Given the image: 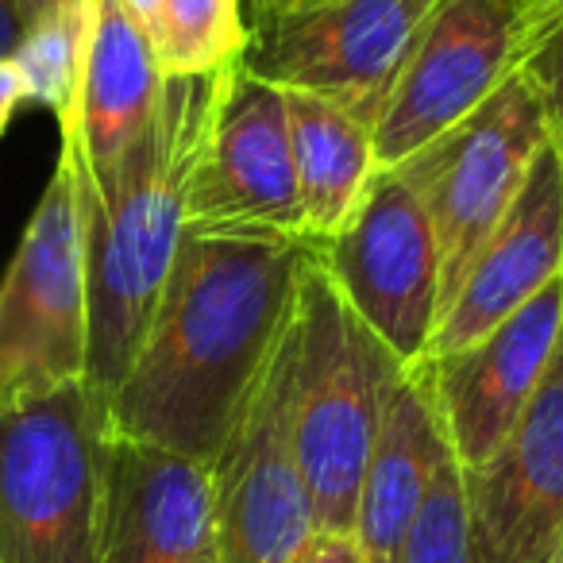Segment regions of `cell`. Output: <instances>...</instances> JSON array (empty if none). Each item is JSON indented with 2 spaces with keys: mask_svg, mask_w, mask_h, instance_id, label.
Instances as JSON below:
<instances>
[{
  "mask_svg": "<svg viewBox=\"0 0 563 563\" xmlns=\"http://www.w3.org/2000/svg\"><path fill=\"white\" fill-rule=\"evenodd\" d=\"M313 247L271 232L186 228L151 329L109 398L120 440L217 463L290 329Z\"/></svg>",
  "mask_w": 563,
  "mask_h": 563,
  "instance_id": "1",
  "label": "cell"
},
{
  "mask_svg": "<svg viewBox=\"0 0 563 563\" xmlns=\"http://www.w3.org/2000/svg\"><path fill=\"white\" fill-rule=\"evenodd\" d=\"M212 78H166L147 128L109 170H89L63 140L86 243L89 355L86 383L109 398L151 329L166 274L186 232V181L201 143Z\"/></svg>",
  "mask_w": 563,
  "mask_h": 563,
  "instance_id": "2",
  "label": "cell"
},
{
  "mask_svg": "<svg viewBox=\"0 0 563 563\" xmlns=\"http://www.w3.org/2000/svg\"><path fill=\"white\" fill-rule=\"evenodd\" d=\"M401 371L406 363L352 313L317 255L309 258L294 306L290 437L317 532L352 537L363 471Z\"/></svg>",
  "mask_w": 563,
  "mask_h": 563,
  "instance_id": "3",
  "label": "cell"
},
{
  "mask_svg": "<svg viewBox=\"0 0 563 563\" xmlns=\"http://www.w3.org/2000/svg\"><path fill=\"white\" fill-rule=\"evenodd\" d=\"M109 444L86 378L0 401V563H97Z\"/></svg>",
  "mask_w": 563,
  "mask_h": 563,
  "instance_id": "4",
  "label": "cell"
},
{
  "mask_svg": "<svg viewBox=\"0 0 563 563\" xmlns=\"http://www.w3.org/2000/svg\"><path fill=\"white\" fill-rule=\"evenodd\" d=\"M563 20L540 0H440L375 112L378 166H398L478 112Z\"/></svg>",
  "mask_w": 563,
  "mask_h": 563,
  "instance_id": "5",
  "label": "cell"
},
{
  "mask_svg": "<svg viewBox=\"0 0 563 563\" xmlns=\"http://www.w3.org/2000/svg\"><path fill=\"white\" fill-rule=\"evenodd\" d=\"M313 255L398 363H424L440 324V251L429 205L406 163L378 166L344 228Z\"/></svg>",
  "mask_w": 563,
  "mask_h": 563,
  "instance_id": "6",
  "label": "cell"
},
{
  "mask_svg": "<svg viewBox=\"0 0 563 563\" xmlns=\"http://www.w3.org/2000/svg\"><path fill=\"white\" fill-rule=\"evenodd\" d=\"M86 243L70 163L58 155L0 282V401L78 383L86 378Z\"/></svg>",
  "mask_w": 563,
  "mask_h": 563,
  "instance_id": "7",
  "label": "cell"
},
{
  "mask_svg": "<svg viewBox=\"0 0 563 563\" xmlns=\"http://www.w3.org/2000/svg\"><path fill=\"white\" fill-rule=\"evenodd\" d=\"M552 143L548 112L529 74L498 89L448 135L406 158L424 194L440 251V317L471 263L517 201L540 151Z\"/></svg>",
  "mask_w": 563,
  "mask_h": 563,
  "instance_id": "8",
  "label": "cell"
},
{
  "mask_svg": "<svg viewBox=\"0 0 563 563\" xmlns=\"http://www.w3.org/2000/svg\"><path fill=\"white\" fill-rule=\"evenodd\" d=\"M186 228L306 240L286 97L243 70L240 58L212 78V101L186 181Z\"/></svg>",
  "mask_w": 563,
  "mask_h": 563,
  "instance_id": "9",
  "label": "cell"
},
{
  "mask_svg": "<svg viewBox=\"0 0 563 563\" xmlns=\"http://www.w3.org/2000/svg\"><path fill=\"white\" fill-rule=\"evenodd\" d=\"M440 0H313L251 20L240 63L294 93L347 104L375 124L390 81Z\"/></svg>",
  "mask_w": 563,
  "mask_h": 563,
  "instance_id": "10",
  "label": "cell"
},
{
  "mask_svg": "<svg viewBox=\"0 0 563 563\" xmlns=\"http://www.w3.org/2000/svg\"><path fill=\"white\" fill-rule=\"evenodd\" d=\"M294 317L212 463L220 563H294L313 537V506L290 437Z\"/></svg>",
  "mask_w": 563,
  "mask_h": 563,
  "instance_id": "11",
  "label": "cell"
},
{
  "mask_svg": "<svg viewBox=\"0 0 563 563\" xmlns=\"http://www.w3.org/2000/svg\"><path fill=\"white\" fill-rule=\"evenodd\" d=\"M471 563H552L563 540V332L490 463L463 471Z\"/></svg>",
  "mask_w": 563,
  "mask_h": 563,
  "instance_id": "12",
  "label": "cell"
},
{
  "mask_svg": "<svg viewBox=\"0 0 563 563\" xmlns=\"http://www.w3.org/2000/svg\"><path fill=\"white\" fill-rule=\"evenodd\" d=\"M560 332L563 274L478 344L444 360H424L440 429L463 471L490 463L509 440L540 378L548 375Z\"/></svg>",
  "mask_w": 563,
  "mask_h": 563,
  "instance_id": "13",
  "label": "cell"
},
{
  "mask_svg": "<svg viewBox=\"0 0 563 563\" xmlns=\"http://www.w3.org/2000/svg\"><path fill=\"white\" fill-rule=\"evenodd\" d=\"M563 274V147L548 143L437 324L424 360L478 344Z\"/></svg>",
  "mask_w": 563,
  "mask_h": 563,
  "instance_id": "14",
  "label": "cell"
},
{
  "mask_svg": "<svg viewBox=\"0 0 563 563\" xmlns=\"http://www.w3.org/2000/svg\"><path fill=\"white\" fill-rule=\"evenodd\" d=\"M97 563H220L209 463L112 437Z\"/></svg>",
  "mask_w": 563,
  "mask_h": 563,
  "instance_id": "15",
  "label": "cell"
},
{
  "mask_svg": "<svg viewBox=\"0 0 563 563\" xmlns=\"http://www.w3.org/2000/svg\"><path fill=\"white\" fill-rule=\"evenodd\" d=\"M163 86L155 47L132 12L120 0H89L78 97L58 120V135L78 147L89 170H109L147 128Z\"/></svg>",
  "mask_w": 563,
  "mask_h": 563,
  "instance_id": "16",
  "label": "cell"
},
{
  "mask_svg": "<svg viewBox=\"0 0 563 563\" xmlns=\"http://www.w3.org/2000/svg\"><path fill=\"white\" fill-rule=\"evenodd\" d=\"M452 452L432 401L429 367H406L383 409L375 448L360 483L352 540L363 563H398L406 532L429 494L432 471Z\"/></svg>",
  "mask_w": 563,
  "mask_h": 563,
  "instance_id": "17",
  "label": "cell"
},
{
  "mask_svg": "<svg viewBox=\"0 0 563 563\" xmlns=\"http://www.w3.org/2000/svg\"><path fill=\"white\" fill-rule=\"evenodd\" d=\"M282 97H286V120H290L306 240L309 247H321L344 228L363 189L375 178V132H371V120L347 104L294 93V89H282Z\"/></svg>",
  "mask_w": 563,
  "mask_h": 563,
  "instance_id": "18",
  "label": "cell"
},
{
  "mask_svg": "<svg viewBox=\"0 0 563 563\" xmlns=\"http://www.w3.org/2000/svg\"><path fill=\"white\" fill-rule=\"evenodd\" d=\"M163 78H205L247 47L243 0H163L151 35Z\"/></svg>",
  "mask_w": 563,
  "mask_h": 563,
  "instance_id": "19",
  "label": "cell"
},
{
  "mask_svg": "<svg viewBox=\"0 0 563 563\" xmlns=\"http://www.w3.org/2000/svg\"><path fill=\"white\" fill-rule=\"evenodd\" d=\"M89 35V0H63L51 12L35 16L20 40L16 55L9 58L24 81V97L58 120L74 109L81 78V58H86Z\"/></svg>",
  "mask_w": 563,
  "mask_h": 563,
  "instance_id": "20",
  "label": "cell"
},
{
  "mask_svg": "<svg viewBox=\"0 0 563 563\" xmlns=\"http://www.w3.org/2000/svg\"><path fill=\"white\" fill-rule=\"evenodd\" d=\"M398 563H471L467 490H463V467L452 452L432 471L429 494L409 525Z\"/></svg>",
  "mask_w": 563,
  "mask_h": 563,
  "instance_id": "21",
  "label": "cell"
},
{
  "mask_svg": "<svg viewBox=\"0 0 563 563\" xmlns=\"http://www.w3.org/2000/svg\"><path fill=\"white\" fill-rule=\"evenodd\" d=\"M525 74L532 78L540 101H544L552 140L563 147V20L540 40V47L525 63Z\"/></svg>",
  "mask_w": 563,
  "mask_h": 563,
  "instance_id": "22",
  "label": "cell"
},
{
  "mask_svg": "<svg viewBox=\"0 0 563 563\" xmlns=\"http://www.w3.org/2000/svg\"><path fill=\"white\" fill-rule=\"evenodd\" d=\"M294 563H363L360 548H355L352 537H329V532H313L306 540Z\"/></svg>",
  "mask_w": 563,
  "mask_h": 563,
  "instance_id": "23",
  "label": "cell"
},
{
  "mask_svg": "<svg viewBox=\"0 0 563 563\" xmlns=\"http://www.w3.org/2000/svg\"><path fill=\"white\" fill-rule=\"evenodd\" d=\"M24 101H27V97H24V81H20L16 66L4 58V63H0V135L9 132L12 117H16V109Z\"/></svg>",
  "mask_w": 563,
  "mask_h": 563,
  "instance_id": "24",
  "label": "cell"
},
{
  "mask_svg": "<svg viewBox=\"0 0 563 563\" xmlns=\"http://www.w3.org/2000/svg\"><path fill=\"white\" fill-rule=\"evenodd\" d=\"M24 32H27V20H24V12H20L16 0H0V63L16 55Z\"/></svg>",
  "mask_w": 563,
  "mask_h": 563,
  "instance_id": "25",
  "label": "cell"
},
{
  "mask_svg": "<svg viewBox=\"0 0 563 563\" xmlns=\"http://www.w3.org/2000/svg\"><path fill=\"white\" fill-rule=\"evenodd\" d=\"M301 4H313V0H243V20H266V16H278V12H290L301 9Z\"/></svg>",
  "mask_w": 563,
  "mask_h": 563,
  "instance_id": "26",
  "label": "cell"
},
{
  "mask_svg": "<svg viewBox=\"0 0 563 563\" xmlns=\"http://www.w3.org/2000/svg\"><path fill=\"white\" fill-rule=\"evenodd\" d=\"M128 12L135 16V24L147 32V40L155 35V24H158V9H163V0H120Z\"/></svg>",
  "mask_w": 563,
  "mask_h": 563,
  "instance_id": "27",
  "label": "cell"
},
{
  "mask_svg": "<svg viewBox=\"0 0 563 563\" xmlns=\"http://www.w3.org/2000/svg\"><path fill=\"white\" fill-rule=\"evenodd\" d=\"M20 4V12H24V20L32 24L35 16H43V12H51L55 4H63V0H16Z\"/></svg>",
  "mask_w": 563,
  "mask_h": 563,
  "instance_id": "28",
  "label": "cell"
},
{
  "mask_svg": "<svg viewBox=\"0 0 563 563\" xmlns=\"http://www.w3.org/2000/svg\"><path fill=\"white\" fill-rule=\"evenodd\" d=\"M540 4H548V9H560L563 12V0H540Z\"/></svg>",
  "mask_w": 563,
  "mask_h": 563,
  "instance_id": "29",
  "label": "cell"
},
{
  "mask_svg": "<svg viewBox=\"0 0 563 563\" xmlns=\"http://www.w3.org/2000/svg\"><path fill=\"white\" fill-rule=\"evenodd\" d=\"M552 563H563V540H560V548H555V555H552Z\"/></svg>",
  "mask_w": 563,
  "mask_h": 563,
  "instance_id": "30",
  "label": "cell"
}]
</instances>
